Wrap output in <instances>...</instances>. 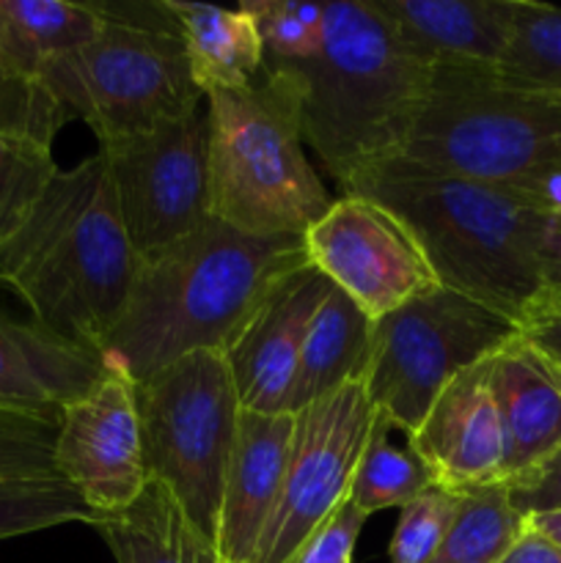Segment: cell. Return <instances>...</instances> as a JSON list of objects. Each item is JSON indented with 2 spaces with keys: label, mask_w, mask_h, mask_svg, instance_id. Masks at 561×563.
I'll return each mask as SVG.
<instances>
[{
  "label": "cell",
  "mask_w": 561,
  "mask_h": 563,
  "mask_svg": "<svg viewBox=\"0 0 561 563\" xmlns=\"http://www.w3.org/2000/svg\"><path fill=\"white\" fill-rule=\"evenodd\" d=\"M302 264V236H256L209 218L141 262L99 357L138 385L193 352L226 355L267 291Z\"/></svg>",
  "instance_id": "6da1fadb"
},
{
  "label": "cell",
  "mask_w": 561,
  "mask_h": 563,
  "mask_svg": "<svg viewBox=\"0 0 561 563\" xmlns=\"http://www.w3.org/2000/svg\"><path fill=\"white\" fill-rule=\"evenodd\" d=\"M346 192L388 209L410 231L443 289L522 328L544 291L542 245L550 229L534 198L405 157L369 168Z\"/></svg>",
  "instance_id": "7a4b0ae2"
},
{
  "label": "cell",
  "mask_w": 561,
  "mask_h": 563,
  "mask_svg": "<svg viewBox=\"0 0 561 563\" xmlns=\"http://www.w3.org/2000/svg\"><path fill=\"white\" fill-rule=\"evenodd\" d=\"M138 269L102 154L58 170L25 225L0 245V289L14 291L33 322L94 352L119 322Z\"/></svg>",
  "instance_id": "3957f363"
},
{
  "label": "cell",
  "mask_w": 561,
  "mask_h": 563,
  "mask_svg": "<svg viewBox=\"0 0 561 563\" xmlns=\"http://www.w3.org/2000/svg\"><path fill=\"white\" fill-rule=\"evenodd\" d=\"M264 64L295 80L302 143L341 192L369 168L399 157L432 71L369 0L324 3L319 47L302 60Z\"/></svg>",
  "instance_id": "277c9868"
},
{
  "label": "cell",
  "mask_w": 561,
  "mask_h": 563,
  "mask_svg": "<svg viewBox=\"0 0 561 563\" xmlns=\"http://www.w3.org/2000/svg\"><path fill=\"white\" fill-rule=\"evenodd\" d=\"M209 214L256 236H302L336 198L302 152L300 99L278 66L207 93Z\"/></svg>",
  "instance_id": "5b68a950"
},
{
  "label": "cell",
  "mask_w": 561,
  "mask_h": 563,
  "mask_svg": "<svg viewBox=\"0 0 561 563\" xmlns=\"http://www.w3.org/2000/svg\"><path fill=\"white\" fill-rule=\"evenodd\" d=\"M399 157L537 201L561 170V99L509 86L490 66L432 64Z\"/></svg>",
  "instance_id": "8992f818"
},
{
  "label": "cell",
  "mask_w": 561,
  "mask_h": 563,
  "mask_svg": "<svg viewBox=\"0 0 561 563\" xmlns=\"http://www.w3.org/2000/svg\"><path fill=\"white\" fill-rule=\"evenodd\" d=\"M105 22L75 53L38 75L72 119H82L99 143L119 141L201 110V88L185 42L165 3L148 9L99 3Z\"/></svg>",
  "instance_id": "52a82bcc"
},
{
  "label": "cell",
  "mask_w": 561,
  "mask_h": 563,
  "mask_svg": "<svg viewBox=\"0 0 561 563\" xmlns=\"http://www.w3.org/2000/svg\"><path fill=\"white\" fill-rule=\"evenodd\" d=\"M143 462L215 548L242 401L223 352H193L135 385Z\"/></svg>",
  "instance_id": "ba28073f"
},
{
  "label": "cell",
  "mask_w": 561,
  "mask_h": 563,
  "mask_svg": "<svg viewBox=\"0 0 561 563\" xmlns=\"http://www.w3.org/2000/svg\"><path fill=\"white\" fill-rule=\"evenodd\" d=\"M517 335L520 324L438 286L374 319L361 383L374 410L410 438L451 379Z\"/></svg>",
  "instance_id": "9c48e42d"
},
{
  "label": "cell",
  "mask_w": 561,
  "mask_h": 563,
  "mask_svg": "<svg viewBox=\"0 0 561 563\" xmlns=\"http://www.w3.org/2000/svg\"><path fill=\"white\" fill-rule=\"evenodd\" d=\"M116 207L141 262L201 229L209 214L207 110L99 143Z\"/></svg>",
  "instance_id": "30bf717a"
},
{
  "label": "cell",
  "mask_w": 561,
  "mask_h": 563,
  "mask_svg": "<svg viewBox=\"0 0 561 563\" xmlns=\"http://www.w3.org/2000/svg\"><path fill=\"white\" fill-rule=\"evenodd\" d=\"M374 418L377 410L361 379L295 412L280 498L253 563H289L306 539L350 498Z\"/></svg>",
  "instance_id": "8fae6325"
},
{
  "label": "cell",
  "mask_w": 561,
  "mask_h": 563,
  "mask_svg": "<svg viewBox=\"0 0 561 563\" xmlns=\"http://www.w3.org/2000/svg\"><path fill=\"white\" fill-rule=\"evenodd\" d=\"M302 247L308 264L372 322L440 286L410 231L385 207L352 192L330 203L302 234Z\"/></svg>",
  "instance_id": "7c38bea8"
},
{
  "label": "cell",
  "mask_w": 561,
  "mask_h": 563,
  "mask_svg": "<svg viewBox=\"0 0 561 563\" xmlns=\"http://www.w3.org/2000/svg\"><path fill=\"white\" fill-rule=\"evenodd\" d=\"M55 471L97 517L130 509L148 484L135 383L105 366L55 423Z\"/></svg>",
  "instance_id": "4fadbf2b"
},
{
  "label": "cell",
  "mask_w": 561,
  "mask_h": 563,
  "mask_svg": "<svg viewBox=\"0 0 561 563\" xmlns=\"http://www.w3.org/2000/svg\"><path fill=\"white\" fill-rule=\"evenodd\" d=\"M333 284L311 264L292 269L256 308L226 352L242 410L284 412L302 341Z\"/></svg>",
  "instance_id": "5bb4252c"
},
{
  "label": "cell",
  "mask_w": 561,
  "mask_h": 563,
  "mask_svg": "<svg viewBox=\"0 0 561 563\" xmlns=\"http://www.w3.org/2000/svg\"><path fill=\"white\" fill-rule=\"evenodd\" d=\"M407 443L449 493L504 482V429L487 385V361L440 390Z\"/></svg>",
  "instance_id": "9a60e30c"
},
{
  "label": "cell",
  "mask_w": 561,
  "mask_h": 563,
  "mask_svg": "<svg viewBox=\"0 0 561 563\" xmlns=\"http://www.w3.org/2000/svg\"><path fill=\"white\" fill-rule=\"evenodd\" d=\"M295 416L242 410L220 495L215 555L223 563H253L258 539L280 498Z\"/></svg>",
  "instance_id": "2e32d148"
},
{
  "label": "cell",
  "mask_w": 561,
  "mask_h": 563,
  "mask_svg": "<svg viewBox=\"0 0 561 563\" xmlns=\"http://www.w3.org/2000/svg\"><path fill=\"white\" fill-rule=\"evenodd\" d=\"M105 372L86 350L28 319L0 313V412L55 427L66 405L80 399Z\"/></svg>",
  "instance_id": "e0dca14e"
},
{
  "label": "cell",
  "mask_w": 561,
  "mask_h": 563,
  "mask_svg": "<svg viewBox=\"0 0 561 563\" xmlns=\"http://www.w3.org/2000/svg\"><path fill=\"white\" fill-rule=\"evenodd\" d=\"M487 385L504 429V482L561 445V372L522 335L487 361Z\"/></svg>",
  "instance_id": "ac0fdd59"
},
{
  "label": "cell",
  "mask_w": 561,
  "mask_h": 563,
  "mask_svg": "<svg viewBox=\"0 0 561 563\" xmlns=\"http://www.w3.org/2000/svg\"><path fill=\"white\" fill-rule=\"evenodd\" d=\"M424 64L495 66L512 36L515 0H369Z\"/></svg>",
  "instance_id": "d6986e66"
},
{
  "label": "cell",
  "mask_w": 561,
  "mask_h": 563,
  "mask_svg": "<svg viewBox=\"0 0 561 563\" xmlns=\"http://www.w3.org/2000/svg\"><path fill=\"white\" fill-rule=\"evenodd\" d=\"M185 42L190 75L201 93L237 91L262 75L264 44L253 16L242 9L163 0Z\"/></svg>",
  "instance_id": "ffe728a7"
},
{
  "label": "cell",
  "mask_w": 561,
  "mask_h": 563,
  "mask_svg": "<svg viewBox=\"0 0 561 563\" xmlns=\"http://www.w3.org/2000/svg\"><path fill=\"white\" fill-rule=\"evenodd\" d=\"M369 333L372 319L333 286L302 341L284 412L295 416L297 410L333 394L341 385L361 379Z\"/></svg>",
  "instance_id": "44dd1931"
},
{
  "label": "cell",
  "mask_w": 561,
  "mask_h": 563,
  "mask_svg": "<svg viewBox=\"0 0 561 563\" xmlns=\"http://www.w3.org/2000/svg\"><path fill=\"white\" fill-rule=\"evenodd\" d=\"M94 528L102 533L116 563H204L215 553L174 495L152 478L130 509L97 517Z\"/></svg>",
  "instance_id": "7402d4cb"
},
{
  "label": "cell",
  "mask_w": 561,
  "mask_h": 563,
  "mask_svg": "<svg viewBox=\"0 0 561 563\" xmlns=\"http://www.w3.org/2000/svg\"><path fill=\"white\" fill-rule=\"evenodd\" d=\"M102 22L99 3L0 0V49L38 80L53 60L91 42Z\"/></svg>",
  "instance_id": "603a6c76"
},
{
  "label": "cell",
  "mask_w": 561,
  "mask_h": 563,
  "mask_svg": "<svg viewBox=\"0 0 561 563\" xmlns=\"http://www.w3.org/2000/svg\"><path fill=\"white\" fill-rule=\"evenodd\" d=\"M454 495V520L432 563H498L528 528L526 517L512 506L506 482Z\"/></svg>",
  "instance_id": "cb8c5ba5"
},
{
  "label": "cell",
  "mask_w": 561,
  "mask_h": 563,
  "mask_svg": "<svg viewBox=\"0 0 561 563\" xmlns=\"http://www.w3.org/2000/svg\"><path fill=\"white\" fill-rule=\"evenodd\" d=\"M391 429L394 427L377 412L350 484V504L366 517L394 509V506L402 509L413 498L435 487L432 471L424 465L410 443L405 449L391 443Z\"/></svg>",
  "instance_id": "d4e9b609"
},
{
  "label": "cell",
  "mask_w": 561,
  "mask_h": 563,
  "mask_svg": "<svg viewBox=\"0 0 561 563\" xmlns=\"http://www.w3.org/2000/svg\"><path fill=\"white\" fill-rule=\"evenodd\" d=\"M495 71L509 86L561 99V9L515 0L509 47Z\"/></svg>",
  "instance_id": "484cf974"
},
{
  "label": "cell",
  "mask_w": 561,
  "mask_h": 563,
  "mask_svg": "<svg viewBox=\"0 0 561 563\" xmlns=\"http://www.w3.org/2000/svg\"><path fill=\"white\" fill-rule=\"evenodd\" d=\"M69 522L94 526L97 515L61 476L0 482V539L69 526Z\"/></svg>",
  "instance_id": "4316f807"
},
{
  "label": "cell",
  "mask_w": 561,
  "mask_h": 563,
  "mask_svg": "<svg viewBox=\"0 0 561 563\" xmlns=\"http://www.w3.org/2000/svg\"><path fill=\"white\" fill-rule=\"evenodd\" d=\"M58 170L50 146L0 137V245L25 225Z\"/></svg>",
  "instance_id": "83f0119b"
},
{
  "label": "cell",
  "mask_w": 561,
  "mask_h": 563,
  "mask_svg": "<svg viewBox=\"0 0 561 563\" xmlns=\"http://www.w3.org/2000/svg\"><path fill=\"white\" fill-rule=\"evenodd\" d=\"M66 121L69 115L47 86L22 71L0 49V137H16L53 148L55 135Z\"/></svg>",
  "instance_id": "f1b7e54d"
},
{
  "label": "cell",
  "mask_w": 561,
  "mask_h": 563,
  "mask_svg": "<svg viewBox=\"0 0 561 563\" xmlns=\"http://www.w3.org/2000/svg\"><path fill=\"white\" fill-rule=\"evenodd\" d=\"M240 9L248 11L256 22L264 44V60H270V64L302 60L319 47L324 3L253 0V3H242Z\"/></svg>",
  "instance_id": "f546056e"
},
{
  "label": "cell",
  "mask_w": 561,
  "mask_h": 563,
  "mask_svg": "<svg viewBox=\"0 0 561 563\" xmlns=\"http://www.w3.org/2000/svg\"><path fill=\"white\" fill-rule=\"evenodd\" d=\"M457 495L429 487L399 509V522L391 539V563H432L454 520Z\"/></svg>",
  "instance_id": "4dcf8cb0"
},
{
  "label": "cell",
  "mask_w": 561,
  "mask_h": 563,
  "mask_svg": "<svg viewBox=\"0 0 561 563\" xmlns=\"http://www.w3.org/2000/svg\"><path fill=\"white\" fill-rule=\"evenodd\" d=\"M53 451L55 427L0 412V482L58 476Z\"/></svg>",
  "instance_id": "1f68e13d"
},
{
  "label": "cell",
  "mask_w": 561,
  "mask_h": 563,
  "mask_svg": "<svg viewBox=\"0 0 561 563\" xmlns=\"http://www.w3.org/2000/svg\"><path fill=\"white\" fill-rule=\"evenodd\" d=\"M366 522V515L350 504V498L306 539L289 563H352L358 537Z\"/></svg>",
  "instance_id": "d6a6232c"
},
{
  "label": "cell",
  "mask_w": 561,
  "mask_h": 563,
  "mask_svg": "<svg viewBox=\"0 0 561 563\" xmlns=\"http://www.w3.org/2000/svg\"><path fill=\"white\" fill-rule=\"evenodd\" d=\"M506 487H509L512 506L526 517V522L531 517L561 511V445L531 471L509 478Z\"/></svg>",
  "instance_id": "836d02e7"
},
{
  "label": "cell",
  "mask_w": 561,
  "mask_h": 563,
  "mask_svg": "<svg viewBox=\"0 0 561 563\" xmlns=\"http://www.w3.org/2000/svg\"><path fill=\"white\" fill-rule=\"evenodd\" d=\"M498 563H561V548L534 528H526Z\"/></svg>",
  "instance_id": "e575fe53"
},
{
  "label": "cell",
  "mask_w": 561,
  "mask_h": 563,
  "mask_svg": "<svg viewBox=\"0 0 561 563\" xmlns=\"http://www.w3.org/2000/svg\"><path fill=\"white\" fill-rule=\"evenodd\" d=\"M522 335L550 357L561 372V317H537L522 324Z\"/></svg>",
  "instance_id": "d590c367"
},
{
  "label": "cell",
  "mask_w": 561,
  "mask_h": 563,
  "mask_svg": "<svg viewBox=\"0 0 561 563\" xmlns=\"http://www.w3.org/2000/svg\"><path fill=\"white\" fill-rule=\"evenodd\" d=\"M542 269H544V289L561 286V229L550 223L548 236L542 245Z\"/></svg>",
  "instance_id": "8d00e7d4"
},
{
  "label": "cell",
  "mask_w": 561,
  "mask_h": 563,
  "mask_svg": "<svg viewBox=\"0 0 561 563\" xmlns=\"http://www.w3.org/2000/svg\"><path fill=\"white\" fill-rule=\"evenodd\" d=\"M537 317H561V286H556V289H544L542 295H539V300L534 302L526 322H531V319Z\"/></svg>",
  "instance_id": "74e56055"
},
{
  "label": "cell",
  "mask_w": 561,
  "mask_h": 563,
  "mask_svg": "<svg viewBox=\"0 0 561 563\" xmlns=\"http://www.w3.org/2000/svg\"><path fill=\"white\" fill-rule=\"evenodd\" d=\"M528 528H534V531H539L542 537H548L550 542H556L561 548V511H556V515L531 517V520H528Z\"/></svg>",
  "instance_id": "f35d334b"
},
{
  "label": "cell",
  "mask_w": 561,
  "mask_h": 563,
  "mask_svg": "<svg viewBox=\"0 0 561 563\" xmlns=\"http://www.w3.org/2000/svg\"><path fill=\"white\" fill-rule=\"evenodd\" d=\"M204 563H223V561H218V555H215V553H209L207 559H204Z\"/></svg>",
  "instance_id": "ab89813d"
}]
</instances>
